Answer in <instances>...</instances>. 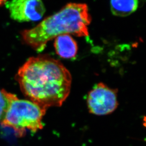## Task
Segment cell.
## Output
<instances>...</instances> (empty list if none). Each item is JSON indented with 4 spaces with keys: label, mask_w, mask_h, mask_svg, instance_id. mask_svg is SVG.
<instances>
[{
    "label": "cell",
    "mask_w": 146,
    "mask_h": 146,
    "mask_svg": "<svg viewBox=\"0 0 146 146\" xmlns=\"http://www.w3.org/2000/svg\"><path fill=\"white\" fill-rule=\"evenodd\" d=\"M7 1V0H0V7L5 4Z\"/></svg>",
    "instance_id": "9"
},
{
    "label": "cell",
    "mask_w": 146,
    "mask_h": 146,
    "mask_svg": "<svg viewBox=\"0 0 146 146\" xmlns=\"http://www.w3.org/2000/svg\"><path fill=\"white\" fill-rule=\"evenodd\" d=\"M117 92L103 83L96 84L87 97V105L90 113L97 115L110 114L117 108Z\"/></svg>",
    "instance_id": "4"
},
{
    "label": "cell",
    "mask_w": 146,
    "mask_h": 146,
    "mask_svg": "<svg viewBox=\"0 0 146 146\" xmlns=\"http://www.w3.org/2000/svg\"><path fill=\"white\" fill-rule=\"evenodd\" d=\"M14 94L0 90V122L4 118Z\"/></svg>",
    "instance_id": "8"
},
{
    "label": "cell",
    "mask_w": 146,
    "mask_h": 146,
    "mask_svg": "<svg viewBox=\"0 0 146 146\" xmlns=\"http://www.w3.org/2000/svg\"><path fill=\"white\" fill-rule=\"evenodd\" d=\"M139 0H110L111 11L113 15L128 16L138 8Z\"/></svg>",
    "instance_id": "7"
},
{
    "label": "cell",
    "mask_w": 146,
    "mask_h": 146,
    "mask_svg": "<svg viewBox=\"0 0 146 146\" xmlns=\"http://www.w3.org/2000/svg\"><path fill=\"white\" fill-rule=\"evenodd\" d=\"M91 21L87 4L70 3L58 13L44 19L34 28L23 31L21 34L26 44L41 52L48 42L61 35L88 36V26Z\"/></svg>",
    "instance_id": "2"
},
{
    "label": "cell",
    "mask_w": 146,
    "mask_h": 146,
    "mask_svg": "<svg viewBox=\"0 0 146 146\" xmlns=\"http://www.w3.org/2000/svg\"><path fill=\"white\" fill-rule=\"evenodd\" d=\"M5 4L11 18L17 22L37 21L46 13L41 0H11Z\"/></svg>",
    "instance_id": "5"
},
{
    "label": "cell",
    "mask_w": 146,
    "mask_h": 146,
    "mask_svg": "<svg viewBox=\"0 0 146 146\" xmlns=\"http://www.w3.org/2000/svg\"><path fill=\"white\" fill-rule=\"evenodd\" d=\"M46 111L31 101L19 99L14 94L1 123L3 127L13 129L17 135L22 137L27 130L36 132L43 128L42 121Z\"/></svg>",
    "instance_id": "3"
},
{
    "label": "cell",
    "mask_w": 146,
    "mask_h": 146,
    "mask_svg": "<svg viewBox=\"0 0 146 146\" xmlns=\"http://www.w3.org/2000/svg\"><path fill=\"white\" fill-rule=\"evenodd\" d=\"M16 79L25 96L46 110L62 105L70 93L72 81L65 66L44 55L29 58L18 70Z\"/></svg>",
    "instance_id": "1"
},
{
    "label": "cell",
    "mask_w": 146,
    "mask_h": 146,
    "mask_svg": "<svg viewBox=\"0 0 146 146\" xmlns=\"http://www.w3.org/2000/svg\"><path fill=\"white\" fill-rule=\"evenodd\" d=\"M54 46L57 54L62 58L71 59L77 54V44L70 35L57 36L55 38Z\"/></svg>",
    "instance_id": "6"
}]
</instances>
